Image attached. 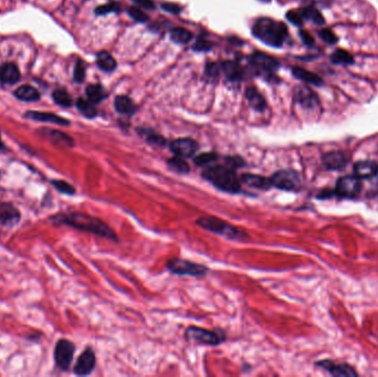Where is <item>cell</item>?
Masks as SVG:
<instances>
[{
    "mask_svg": "<svg viewBox=\"0 0 378 377\" xmlns=\"http://www.w3.org/2000/svg\"><path fill=\"white\" fill-rule=\"evenodd\" d=\"M49 221L51 222L53 226L61 227L67 226L75 228L80 231L90 232L95 236H99L102 238H107V239L117 241L116 234L113 231L112 228L101 220L100 218L84 214V212L80 211H67V212H58L49 217Z\"/></svg>",
    "mask_w": 378,
    "mask_h": 377,
    "instance_id": "6da1fadb",
    "label": "cell"
},
{
    "mask_svg": "<svg viewBox=\"0 0 378 377\" xmlns=\"http://www.w3.org/2000/svg\"><path fill=\"white\" fill-rule=\"evenodd\" d=\"M203 177L222 191L229 194H238L241 191V180L235 174V170L226 164L207 166L203 171Z\"/></svg>",
    "mask_w": 378,
    "mask_h": 377,
    "instance_id": "7a4b0ae2",
    "label": "cell"
},
{
    "mask_svg": "<svg viewBox=\"0 0 378 377\" xmlns=\"http://www.w3.org/2000/svg\"><path fill=\"white\" fill-rule=\"evenodd\" d=\"M253 34L269 46L281 47L288 37V29L282 22L262 18L254 24Z\"/></svg>",
    "mask_w": 378,
    "mask_h": 377,
    "instance_id": "3957f363",
    "label": "cell"
},
{
    "mask_svg": "<svg viewBox=\"0 0 378 377\" xmlns=\"http://www.w3.org/2000/svg\"><path fill=\"white\" fill-rule=\"evenodd\" d=\"M196 224H197L200 228H203L205 230H208L213 234L216 235H220L223 237H226L227 239L230 240H245L248 239L249 236L245 234L244 231H242L239 228L234 227L232 225L228 224L227 221H225L223 219H220L218 217L215 216H205V217H200L196 220Z\"/></svg>",
    "mask_w": 378,
    "mask_h": 377,
    "instance_id": "277c9868",
    "label": "cell"
},
{
    "mask_svg": "<svg viewBox=\"0 0 378 377\" xmlns=\"http://www.w3.org/2000/svg\"><path fill=\"white\" fill-rule=\"evenodd\" d=\"M185 337L188 342H194V343L208 346L219 345L226 341V334L224 332L206 330L203 329V327L195 325H190L186 329Z\"/></svg>",
    "mask_w": 378,
    "mask_h": 377,
    "instance_id": "5b68a950",
    "label": "cell"
},
{
    "mask_svg": "<svg viewBox=\"0 0 378 377\" xmlns=\"http://www.w3.org/2000/svg\"><path fill=\"white\" fill-rule=\"evenodd\" d=\"M166 268L169 272L176 276H187V277H204L208 274V268L204 265L195 264L180 258H173L167 261Z\"/></svg>",
    "mask_w": 378,
    "mask_h": 377,
    "instance_id": "8992f818",
    "label": "cell"
},
{
    "mask_svg": "<svg viewBox=\"0 0 378 377\" xmlns=\"http://www.w3.org/2000/svg\"><path fill=\"white\" fill-rule=\"evenodd\" d=\"M76 353V345L68 339L58 340L55 352H53V359L57 367L62 372H68L70 370L73 362V357Z\"/></svg>",
    "mask_w": 378,
    "mask_h": 377,
    "instance_id": "52a82bcc",
    "label": "cell"
},
{
    "mask_svg": "<svg viewBox=\"0 0 378 377\" xmlns=\"http://www.w3.org/2000/svg\"><path fill=\"white\" fill-rule=\"evenodd\" d=\"M272 187L278 189L294 191L301 187V177L299 173L294 170H280L273 173L270 177Z\"/></svg>",
    "mask_w": 378,
    "mask_h": 377,
    "instance_id": "ba28073f",
    "label": "cell"
},
{
    "mask_svg": "<svg viewBox=\"0 0 378 377\" xmlns=\"http://www.w3.org/2000/svg\"><path fill=\"white\" fill-rule=\"evenodd\" d=\"M361 180L355 175L343 176L336 183L335 192L343 198H355L361 192Z\"/></svg>",
    "mask_w": 378,
    "mask_h": 377,
    "instance_id": "9c48e42d",
    "label": "cell"
},
{
    "mask_svg": "<svg viewBox=\"0 0 378 377\" xmlns=\"http://www.w3.org/2000/svg\"><path fill=\"white\" fill-rule=\"evenodd\" d=\"M21 220V212L12 202L0 201V227L11 228L16 227Z\"/></svg>",
    "mask_w": 378,
    "mask_h": 377,
    "instance_id": "30bf717a",
    "label": "cell"
},
{
    "mask_svg": "<svg viewBox=\"0 0 378 377\" xmlns=\"http://www.w3.org/2000/svg\"><path fill=\"white\" fill-rule=\"evenodd\" d=\"M95 364L96 357L94 351L91 347H86L76 360L75 367H73V373L77 376H87L94 370Z\"/></svg>",
    "mask_w": 378,
    "mask_h": 377,
    "instance_id": "8fae6325",
    "label": "cell"
},
{
    "mask_svg": "<svg viewBox=\"0 0 378 377\" xmlns=\"http://www.w3.org/2000/svg\"><path fill=\"white\" fill-rule=\"evenodd\" d=\"M169 148L175 156L183 158L193 157L198 151V143L193 138H177L169 144Z\"/></svg>",
    "mask_w": 378,
    "mask_h": 377,
    "instance_id": "7c38bea8",
    "label": "cell"
},
{
    "mask_svg": "<svg viewBox=\"0 0 378 377\" xmlns=\"http://www.w3.org/2000/svg\"><path fill=\"white\" fill-rule=\"evenodd\" d=\"M294 100L306 110H313L320 105L318 97L313 90L305 86H298L294 89Z\"/></svg>",
    "mask_w": 378,
    "mask_h": 377,
    "instance_id": "4fadbf2b",
    "label": "cell"
},
{
    "mask_svg": "<svg viewBox=\"0 0 378 377\" xmlns=\"http://www.w3.org/2000/svg\"><path fill=\"white\" fill-rule=\"evenodd\" d=\"M252 64L258 72L264 73L267 76L274 73L279 69V62L276 59L266 56L263 53L254 54L252 57Z\"/></svg>",
    "mask_w": 378,
    "mask_h": 377,
    "instance_id": "5bb4252c",
    "label": "cell"
},
{
    "mask_svg": "<svg viewBox=\"0 0 378 377\" xmlns=\"http://www.w3.org/2000/svg\"><path fill=\"white\" fill-rule=\"evenodd\" d=\"M42 135L46 138H48L53 145L61 148H71L75 146V141L71 136H69L68 134L57 131V130H50V128H41Z\"/></svg>",
    "mask_w": 378,
    "mask_h": 377,
    "instance_id": "9a60e30c",
    "label": "cell"
},
{
    "mask_svg": "<svg viewBox=\"0 0 378 377\" xmlns=\"http://www.w3.org/2000/svg\"><path fill=\"white\" fill-rule=\"evenodd\" d=\"M348 163V158L341 151H332L323 156V164L330 171H341L345 168Z\"/></svg>",
    "mask_w": 378,
    "mask_h": 377,
    "instance_id": "2e32d148",
    "label": "cell"
},
{
    "mask_svg": "<svg viewBox=\"0 0 378 377\" xmlns=\"http://www.w3.org/2000/svg\"><path fill=\"white\" fill-rule=\"evenodd\" d=\"M316 365L322 367L323 370L327 371L328 373L334 376H357L355 370L347 364H334L331 361L324 360L322 362H318Z\"/></svg>",
    "mask_w": 378,
    "mask_h": 377,
    "instance_id": "e0dca14e",
    "label": "cell"
},
{
    "mask_svg": "<svg viewBox=\"0 0 378 377\" xmlns=\"http://www.w3.org/2000/svg\"><path fill=\"white\" fill-rule=\"evenodd\" d=\"M240 180H241V183L244 184V185L254 188V189L268 190L272 187L270 178L256 175V174H250V173L242 174V175L240 176Z\"/></svg>",
    "mask_w": 378,
    "mask_h": 377,
    "instance_id": "ac0fdd59",
    "label": "cell"
},
{
    "mask_svg": "<svg viewBox=\"0 0 378 377\" xmlns=\"http://www.w3.org/2000/svg\"><path fill=\"white\" fill-rule=\"evenodd\" d=\"M24 117L30 118V120H33V121L53 123V124H58V125H63V126L70 125V122L66 120V118L59 116V115H57V114L49 113V112L29 111L24 114Z\"/></svg>",
    "mask_w": 378,
    "mask_h": 377,
    "instance_id": "d6986e66",
    "label": "cell"
},
{
    "mask_svg": "<svg viewBox=\"0 0 378 377\" xmlns=\"http://www.w3.org/2000/svg\"><path fill=\"white\" fill-rule=\"evenodd\" d=\"M355 176L360 180H368L375 177L378 174V164L374 161L364 160L355 163L354 165Z\"/></svg>",
    "mask_w": 378,
    "mask_h": 377,
    "instance_id": "ffe728a7",
    "label": "cell"
},
{
    "mask_svg": "<svg viewBox=\"0 0 378 377\" xmlns=\"http://www.w3.org/2000/svg\"><path fill=\"white\" fill-rule=\"evenodd\" d=\"M20 71L14 63H3L0 67V81L7 84H14L20 80Z\"/></svg>",
    "mask_w": 378,
    "mask_h": 377,
    "instance_id": "44dd1931",
    "label": "cell"
},
{
    "mask_svg": "<svg viewBox=\"0 0 378 377\" xmlns=\"http://www.w3.org/2000/svg\"><path fill=\"white\" fill-rule=\"evenodd\" d=\"M292 74L299 80H301L305 83L312 84V86L315 87H323L324 86V81L321 77H318L317 74L313 73L308 70H305V69L300 68V67H296L292 69Z\"/></svg>",
    "mask_w": 378,
    "mask_h": 377,
    "instance_id": "7402d4cb",
    "label": "cell"
},
{
    "mask_svg": "<svg viewBox=\"0 0 378 377\" xmlns=\"http://www.w3.org/2000/svg\"><path fill=\"white\" fill-rule=\"evenodd\" d=\"M245 95H247L248 102L253 110L259 111V112H262L266 110L267 102L261 94L257 91L256 88H248L247 92H245Z\"/></svg>",
    "mask_w": 378,
    "mask_h": 377,
    "instance_id": "603a6c76",
    "label": "cell"
},
{
    "mask_svg": "<svg viewBox=\"0 0 378 377\" xmlns=\"http://www.w3.org/2000/svg\"><path fill=\"white\" fill-rule=\"evenodd\" d=\"M14 95H16L19 100L27 102L38 101L39 98H40V93L38 92L37 89H34L31 86H28V84L19 87L16 92H14Z\"/></svg>",
    "mask_w": 378,
    "mask_h": 377,
    "instance_id": "cb8c5ba5",
    "label": "cell"
},
{
    "mask_svg": "<svg viewBox=\"0 0 378 377\" xmlns=\"http://www.w3.org/2000/svg\"><path fill=\"white\" fill-rule=\"evenodd\" d=\"M300 12L302 14L303 19H305V20H308L310 22L316 24V26H323V24L325 23L323 14L315 7L306 6L304 8H301Z\"/></svg>",
    "mask_w": 378,
    "mask_h": 377,
    "instance_id": "d4e9b609",
    "label": "cell"
},
{
    "mask_svg": "<svg viewBox=\"0 0 378 377\" xmlns=\"http://www.w3.org/2000/svg\"><path fill=\"white\" fill-rule=\"evenodd\" d=\"M114 106L117 112L121 114H125V115H132L136 110L134 102L132 101L129 96L125 95L117 96L114 101Z\"/></svg>",
    "mask_w": 378,
    "mask_h": 377,
    "instance_id": "484cf974",
    "label": "cell"
},
{
    "mask_svg": "<svg viewBox=\"0 0 378 377\" xmlns=\"http://www.w3.org/2000/svg\"><path fill=\"white\" fill-rule=\"evenodd\" d=\"M96 63L101 70L105 72H112L116 69V61L112 57V54L106 51H102L97 53Z\"/></svg>",
    "mask_w": 378,
    "mask_h": 377,
    "instance_id": "4316f807",
    "label": "cell"
},
{
    "mask_svg": "<svg viewBox=\"0 0 378 377\" xmlns=\"http://www.w3.org/2000/svg\"><path fill=\"white\" fill-rule=\"evenodd\" d=\"M223 71L229 80L238 81L242 78V69L234 61H226L223 63Z\"/></svg>",
    "mask_w": 378,
    "mask_h": 377,
    "instance_id": "83f0119b",
    "label": "cell"
},
{
    "mask_svg": "<svg viewBox=\"0 0 378 377\" xmlns=\"http://www.w3.org/2000/svg\"><path fill=\"white\" fill-rule=\"evenodd\" d=\"M86 95L89 101L92 103H99L104 100L107 96V94L104 90V88L100 84H90L86 88Z\"/></svg>",
    "mask_w": 378,
    "mask_h": 377,
    "instance_id": "f1b7e54d",
    "label": "cell"
},
{
    "mask_svg": "<svg viewBox=\"0 0 378 377\" xmlns=\"http://www.w3.org/2000/svg\"><path fill=\"white\" fill-rule=\"evenodd\" d=\"M331 61L334 64H344V66H351L354 63V58L352 54L344 50V49H337L331 54Z\"/></svg>",
    "mask_w": 378,
    "mask_h": 377,
    "instance_id": "f546056e",
    "label": "cell"
},
{
    "mask_svg": "<svg viewBox=\"0 0 378 377\" xmlns=\"http://www.w3.org/2000/svg\"><path fill=\"white\" fill-rule=\"evenodd\" d=\"M167 164H168V167L170 168V170H173L174 172L178 174H188L190 172L189 164L186 162L185 158L183 157H179V156L171 157L167 161Z\"/></svg>",
    "mask_w": 378,
    "mask_h": 377,
    "instance_id": "4dcf8cb0",
    "label": "cell"
},
{
    "mask_svg": "<svg viewBox=\"0 0 378 377\" xmlns=\"http://www.w3.org/2000/svg\"><path fill=\"white\" fill-rule=\"evenodd\" d=\"M51 186L55 188V189L60 192L62 195H67V196H73L76 195V187L71 185L70 183H68L67 181L63 180H51L50 181Z\"/></svg>",
    "mask_w": 378,
    "mask_h": 377,
    "instance_id": "1f68e13d",
    "label": "cell"
},
{
    "mask_svg": "<svg viewBox=\"0 0 378 377\" xmlns=\"http://www.w3.org/2000/svg\"><path fill=\"white\" fill-rule=\"evenodd\" d=\"M170 38L171 40L176 43L185 44V43H188L191 40L193 34H191L190 31L186 30V29L184 28H174L173 30L170 31Z\"/></svg>",
    "mask_w": 378,
    "mask_h": 377,
    "instance_id": "d6a6232c",
    "label": "cell"
},
{
    "mask_svg": "<svg viewBox=\"0 0 378 377\" xmlns=\"http://www.w3.org/2000/svg\"><path fill=\"white\" fill-rule=\"evenodd\" d=\"M76 107L83 115L87 118H93L96 116V108L92 105V102L84 98H78L76 101Z\"/></svg>",
    "mask_w": 378,
    "mask_h": 377,
    "instance_id": "836d02e7",
    "label": "cell"
},
{
    "mask_svg": "<svg viewBox=\"0 0 378 377\" xmlns=\"http://www.w3.org/2000/svg\"><path fill=\"white\" fill-rule=\"evenodd\" d=\"M218 158H219L218 154H216L214 152H208V153H201L199 154V155L195 156L194 162L197 166H209L217 161Z\"/></svg>",
    "mask_w": 378,
    "mask_h": 377,
    "instance_id": "e575fe53",
    "label": "cell"
},
{
    "mask_svg": "<svg viewBox=\"0 0 378 377\" xmlns=\"http://www.w3.org/2000/svg\"><path fill=\"white\" fill-rule=\"evenodd\" d=\"M53 101H55L58 105L63 107H69L72 105V98L67 91L65 90H57L52 94Z\"/></svg>",
    "mask_w": 378,
    "mask_h": 377,
    "instance_id": "d590c367",
    "label": "cell"
},
{
    "mask_svg": "<svg viewBox=\"0 0 378 377\" xmlns=\"http://www.w3.org/2000/svg\"><path fill=\"white\" fill-rule=\"evenodd\" d=\"M318 37L327 44H335L338 42V38L335 33H334L331 29L324 28L318 31Z\"/></svg>",
    "mask_w": 378,
    "mask_h": 377,
    "instance_id": "8d00e7d4",
    "label": "cell"
},
{
    "mask_svg": "<svg viewBox=\"0 0 378 377\" xmlns=\"http://www.w3.org/2000/svg\"><path fill=\"white\" fill-rule=\"evenodd\" d=\"M143 133L144 135H146V141L150 144H151V145L164 146L166 144L165 138L163 136L158 135V134H156L154 132H147V131H143Z\"/></svg>",
    "mask_w": 378,
    "mask_h": 377,
    "instance_id": "74e56055",
    "label": "cell"
},
{
    "mask_svg": "<svg viewBox=\"0 0 378 377\" xmlns=\"http://www.w3.org/2000/svg\"><path fill=\"white\" fill-rule=\"evenodd\" d=\"M120 11V6L115 2H109L105 4H102L95 9L96 14H107L111 12H117Z\"/></svg>",
    "mask_w": 378,
    "mask_h": 377,
    "instance_id": "f35d334b",
    "label": "cell"
},
{
    "mask_svg": "<svg viewBox=\"0 0 378 377\" xmlns=\"http://www.w3.org/2000/svg\"><path fill=\"white\" fill-rule=\"evenodd\" d=\"M225 164L233 168V170H237V168L243 167L245 165V162L240 156H227L225 157Z\"/></svg>",
    "mask_w": 378,
    "mask_h": 377,
    "instance_id": "ab89813d",
    "label": "cell"
},
{
    "mask_svg": "<svg viewBox=\"0 0 378 377\" xmlns=\"http://www.w3.org/2000/svg\"><path fill=\"white\" fill-rule=\"evenodd\" d=\"M287 19L290 22L293 23L294 26H298V27H302L303 20H304L300 10H290L287 13Z\"/></svg>",
    "mask_w": 378,
    "mask_h": 377,
    "instance_id": "60d3db41",
    "label": "cell"
},
{
    "mask_svg": "<svg viewBox=\"0 0 378 377\" xmlns=\"http://www.w3.org/2000/svg\"><path fill=\"white\" fill-rule=\"evenodd\" d=\"M73 77H75V80L77 83H81V82L84 81V79H85V66L81 60H78L76 64L75 76Z\"/></svg>",
    "mask_w": 378,
    "mask_h": 377,
    "instance_id": "b9f144b4",
    "label": "cell"
},
{
    "mask_svg": "<svg viewBox=\"0 0 378 377\" xmlns=\"http://www.w3.org/2000/svg\"><path fill=\"white\" fill-rule=\"evenodd\" d=\"M129 14L136 22H145L147 20V18H149L143 10H141L140 8H136V7H131L129 10Z\"/></svg>",
    "mask_w": 378,
    "mask_h": 377,
    "instance_id": "7bdbcfd3",
    "label": "cell"
},
{
    "mask_svg": "<svg viewBox=\"0 0 378 377\" xmlns=\"http://www.w3.org/2000/svg\"><path fill=\"white\" fill-rule=\"evenodd\" d=\"M220 73V68L216 63H208L206 66V76L209 78H217Z\"/></svg>",
    "mask_w": 378,
    "mask_h": 377,
    "instance_id": "ee69618b",
    "label": "cell"
},
{
    "mask_svg": "<svg viewBox=\"0 0 378 377\" xmlns=\"http://www.w3.org/2000/svg\"><path fill=\"white\" fill-rule=\"evenodd\" d=\"M300 37L302 39V41L304 43H305L306 46L312 47V46H314V43H315V40H314V38L307 31H305V30H300Z\"/></svg>",
    "mask_w": 378,
    "mask_h": 377,
    "instance_id": "f6af8a7d",
    "label": "cell"
},
{
    "mask_svg": "<svg viewBox=\"0 0 378 377\" xmlns=\"http://www.w3.org/2000/svg\"><path fill=\"white\" fill-rule=\"evenodd\" d=\"M212 48V43L206 41V40H200L194 46V50L196 51H208Z\"/></svg>",
    "mask_w": 378,
    "mask_h": 377,
    "instance_id": "bcb514c9",
    "label": "cell"
},
{
    "mask_svg": "<svg viewBox=\"0 0 378 377\" xmlns=\"http://www.w3.org/2000/svg\"><path fill=\"white\" fill-rule=\"evenodd\" d=\"M161 8H163L165 11L171 12V13H178L180 11V7H178L177 4H173V3H163L161 4Z\"/></svg>",
    "mask_w": 378,
    "mask_h": 377,
    "instance_id": "7dc6e473",
    "label": "cell"
},
{
    "mask_svg": "<svg viewBox=\"0 0 378 377\" xmlns=\"http://www.w3.org/2000/svg\"><path fill=\"white\" fill-rule=\"evenodd\" d=\"M133 1L136 4H139V6L143 7L145 9H150V10L151 9L155 8V4L153 1H151V0H133Z\"/></svg>",
    "mask_w": 378,
    "mask_h": 377,
    "instance_id": "c3c4849f",
    "label": "cell"
},
{
    "mask_svg": "<svg viewBox=\"0 0 378 377\" xmlns=\"http://www.w3.org/2000/svg\"><path fill=\"white\" fill-rule=\"evenodd\" d=\"M313 4H318L322 7H328L332 3V0H310Z\"/></svg>",
    "mask_w": 378,
    "mask_h": 377,
    "instance_id": "681fc988",
    "label": "cell"
},
{
    "mask_svg": "<svg viewBox=\"0 0 378 377\" xmlns=\"http://www.w3.org/2000/svg\"><path fill=\"white\" fill-rule=\"evenodd\" d=\"M0 150H1V151H7V147H6V145H4L2 140H1V134H0Z\"/></svg>",
    "mask_w": 378,
    "mask_h": 377,
    "instance_id": "f907efd6",
    "label": "cell"
},
{
    "mask_svg": "<svg viewBox=\"0 0 378 377\" xmlns=\"http://www.w3.org/2000/svg\"><path fill=\"white\" fill-rule=\"evenodd\" d=\"M261 1H270V0H261Z\"/></svg>",
    "mask_w": 378,
    "mask_h": 377,
    "instance_id": "816d5d0a",
    "label": "cell"
}]
</instances>
